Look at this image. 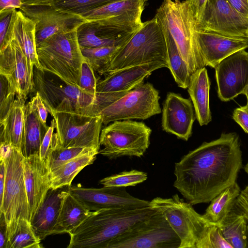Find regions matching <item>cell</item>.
<instances>
[{
    "instance_id": "18",
    "label": "cell",
    "mask_w": 248,
    "mask_h": 248,
    "mask_svg": "<svg viewBox=\"0 0 248 248\" xmlns=\"http://www.w3.org/2000/svg\"><path fill=\"white\" fill-rule=\"evenodd\" d=\"M11 42L18 46L25 55L30 78L33 83L34 67L43 71L36 50V24L19 9L14 10L5 36L0 46Z\"/></svg>"
},
{
    "instance_id": "14",
    "label": "cell",
    "mask_w": 248,
    "mask_h": 248,
    "mask_svg": "<svg viewBox=\"0 0 248 248\" xmlns=\"http://www.w3.org/2000/svg\"><path fill=\"white\" fill-rule=\"evenodd\" d=\"M195 28L228 35L248 37V17L237 11L227 0H208L201 21Z\"/></svg>"
},
{
    "instance_id": "20",
    "label": "cell",
    "mask_w": 248,
    "mask_h": 248,
    "mask_svg": "<svg viewBox=\"0 0 248 248\" xmlns=\"http://www.w3.org/2000/svg\"><path fill=\"white\" fill-rule=\"evenodd\" d=\"M191 100L169 93L163 104L162 127L164 131L187 141L191 137L195 119Z\"/></svg>"
},
{
    "instance_id": "56",
    "label": "cell",
    "mask_w": 248,
    "mask_h": 248,
    "mask_svg": "<svg viewBox=\"0 0 248 248\" xmlns=\"http://www.w3.org/2000/svg\"></svg>"
},
{
    "instance_id": "26",
    "label": "cell",
    "mask_w": 248,
    "mask_h": 248,
    "mask_svg": "<svg viewBox=\"0 0 248 248\" xmlns=\"http://www.w3.org/2000/svg\"><path fill=\"white\" fill-rule=\"evenodd\" d=\"M49 128L39 117L31 102L24 107V125L21 152L24 157L39 153L40 146Z\"/></svg>"
},
{
    "instance_id": "17",
    "label": "cell",
    "mask_w": 248,
    "mask_h": 248,
    "mask_svg": "<svg viewBox=\"0 0 248 248\" xmlns=\"http://www.w3.org/2000/svg\"><path fill=\"white\" fill-rule=\"evenodd\" d=\"M19 10L36 24V45L55 33L79 26L86 22L81 16L54 5H23Z\"/></svg>"
},
{
    "instance_id": "7",
    "label": "cell",
    "mask_w": 248,
    "mask_h": 248,
    "mask_svg": "<svg viewBox=\"0 0 248 248\" xmlns=\"http://www.w3.org/2000/svg\"><path fill=\"white\" fill-rule=\"evenodd\" d=\"M151 129L142 122L115 121L101 130L99 154L110 159L122 156L140 157L150 145Z\"/></svg>"
},
{
    "instance_id": "37",
    "label": "cell",
    "mask_w": 248,
    "mask_h": 248,
    "mask_svg": "<svg viewBox=\"0 0 248 248\" xmlns=\"http://www.w3.org/2000/svg\"><path fill=\"white\" fill-rule=\"evenodd\" d=\"M147 179V173L132 170L105 177L99 181V184L104 187H126L135 186L146 181Z\"/></svg>"
},
{
    "instance_id": "24",
    "label": "cell",
    "mask_w": 248,
    "mask_h": 248,
    "mask_svg": "<svg viewBox=\"0 0 248 248\" xmlns=\"http://www.w3.org/2000/svg\"><path fill=\"white\" fill-rule=\"evenodd\" d=\"M68 187L49 189L31 218V223L32 229L41 240L53 234L63 200L69 193Z\"/></svg>"
},
{
    "instance_id": "51",
    "label": "cell",
    "mask_w": 248,
    "mask_h": 248,
    "mask_svg": "<svg viewBox=\"0 0 248 248\" xmlns=\"http://www.w3.org/2000/svg\"><path fill=\"white\" fill-rule=\"evenodd\" d=\"M0 248H5L7 242V226L2 213H0Z\"/></svg>"
},
{
    "instance_id": "38",
    "label": "cell",
    "mask_w": 248,
    "mask_h": 248,
    "mask_svg": "<svg viewBox=\"0 0 248 248\" xmlns=\"http://www.w3.org/2000/svg\"><path fill=\"white\" fill-rule=\"evenodd\" d=\"M117 0H61L54 6L64 11L80 15Z\"/></svg>"
},
{
    "instance_id": "4",
    "label": "cell",
    "mask_w": 248,
    "mask_h": 248,
    "mask_svg": "<svg viewBox=\"0 0 248 248\" xmlns=\"http://www.w3.org/2000/svg\"><path fill=\"white\" fill-rule=\"evenodd\" d=\"M0 151V159L4 158L6 163L5 183L0 213L3 214L6 223L7 244L16 233L20 220L24 218L31 221V218L24 181L25 157L20 150L8 144L1 143Z\"/></svg>"
},
{
    "instance_id": "23",
    "label": "cell",
    "mask_w": 248,
    "mask_h": 248,
    "mask_svg": "<svg viewBox=\"0 0 248 248\" xmlns=\"http://www.w3.org/2000/svg\"><path fill=\"white\" fill-rule=\"evenodd\" d=\"M49 174L46 160L40 157L39 153L25 157L24 181L31 219L51 188Z\"/></svg>"
},
{
    "instance_id": "50",
    "label": "cell",
    "mask_w": 248,
    "mask_h": 248,
    "mask_svg": "<svg viewBox=\"0 0 248 248\" xmlns=\"http://www.w3.org/2000/svg\"><path fill=\"white\" fill-rule=\"evenodd\" d=\"M6 163L4 158L0 159V205L3 200L5 183Z\"/></svg>"
},
{
    "instance_id": "34",
    "label": "cell",
    "mask_w": 248,
    "mask_h": 248,
    "mask_svg": "<svg viewBox=\"0 0 248 248\" xmlns=\"http://www.w3.org/2000/svg\"><path fill=\"white\" fill-rule=\"evenodd\" d=\"M41 240L35 234L31 221L26 219L20 220L17 229L5 248H41Z\"/></svg>"
},
{
    "instance_id": "54",
    "label": "cell",
    "mask_w": 248,
    "mask_h": 248,
    "mask_svg": "<svg viewBox=\"0 0 248 248\" xmlns=\"http://www.w3.org/2000/svg\"><path fill=\"white\" fill-rule=\"evenodd\" d=\"M246 239H247V248H248V222L246 230Z\"/></svg>"
},
{
    "instance_id": "46",
    "label": "cell",
    "mask_w": 248,
    "mask_h": 248,
    "mask_svg": "<svg viewBox=\"0 0 248 248\" xmlns=\"http://www.w3.org/2000/svg\"><path fill=\"white\" fill-rule=\"evenodd\" d=\"M30 102L37 112L41 120L46 123L48 111L38 93H36L35 95Z\"/></svg>"
},
{
    "instance_id": "9",
    "label": "cell",
    "mask_w": 248,
    "mask_h": 248,
    "mask_svg": "<svg viewBox=\"0 0 248 248\" xmlns=\"http://www.w3.org/2000/svg\"><path fill=\"white\" fill-rule=\"evenodd\" d=\"M33 76L34 91L39 93L48 113L51 110L83 112L94 101V96L53 74L34 67Z\"/></svg>"
},
{
    "instance_id": "48",
    "label": "cell",
    "mask_w": 248,
    "mask_h": 248,
    "mask_svg": "<svg viewBox=\"0 0 248 248\" xmlns=\"http://www.w3.org/2000/svg\"><path fill=\"white\" fill-rule=\"evenodd\" d=\"M23 5V0H0V13L19 9Z\"/></svg>"
},
{
    "instance_id": "25",
    "label": "cell",
    "mask_w": 248,
    "mask_h": 248,
    "mask_svg": "<svg viewBox=\"0 0 248 248\" xmlns=\"http://www.w3.org/2000/svg\"><path fill=\"white\" fill-rule=\"evenodd\" d=\"M210 82L205 67L197 70L190 77L188 93L200 125H207L212 120L209 106Z\"/></svg>"
},
{
    "instance_id": "52",
    "label": "cell",
    "mask_w": 248,
    "mask_h": 248,
    "mask_svg": "<svg viewBox=\"0 0 248 248\" xmlns=\"http://www.w3.org/2000/svg\"><path fill=\"white\" fill-rule=\"evenodd\" d=\"M61 0H23V5H53Z\"/></svg>"
},
{
    "instance_id": "6",
    "label": "cell",
    "mask_w": 248,
    "mask_h": 248,
    "mask_svg": "<svg viewBox=\"0 0 248 248\" xmlns=\"http://www.w3.org/2000/svg\"><path fill=\"white\" fill-rule=\"evenodd\" d=\"M173 39L190 74L205 67L195 32V21L186 1L164 0L155 16Z\"/></svg>"
},
{
    "instance_id": "29",
    "label": "cell",
    "mask_w": 248,
    "mask_h": 248,
    "mask_svg": "<svg viewBox=\"0 0 248 248\" xmlns=\"http://www.w3.org/2000/svg\"><path fill=\"white\" fill-rule=\"evenodd\" d=\"M92 212L69 192L63 200L53 234H69L79 226Z\"/></svg>"
},
{
    "instance_id": "5",
    "label": "cell",
    "mask_w": 248,
    "mask_h": 248,
    "mask_svg": "<svg viewBox=\"0 0 248 248\" xmlns=\"http://www.w3.org/2000/svg\"><path fill=\"white\" fill-rule=\"evenodd\" d=\"M156 61L168 64L165 37L155 16L143 22L142 26L118 49L102 75L106 76L124 68Z\"/></svg>"
},
{
    "instance_id": "3",
    "label": "cell",
    "mask_w": 248,
    "mask_h": 248,
    "mask_svg": "<svg viewBox=\"0 0 248 248\" xmlns=\"http://www.w3.org/2000/svg\"><path fill=\"white\" fill-rule=\"evenodd\" d=\"M79 26L55 33L36 46L43 70L79 88L81 66L85 60L78 40Z\"/></svg>"
},
{
    "instance_id": "57",
    "label": "cell",
    "mask_w": 248,
    "mask_h": 248,
    "mask_svg": "<svg viewBox=\"0 0 248 248\" xmlns=\"http://www.w3.org/2000/svg\"></svg>"
},
{
    "instance_id": "49",
    "label": "cell",
    "mask_w": 248,
    "mask_h": 248,
    "mask_svg": "<svg viewBox=\"0 0 248 248\" xmlns=\"http://www.w3.org/2000/svg\"><path fill=\"white\" fill-rule=\"evenodd\" d=\"M239 13L248 17V0H227Z\"/></svg>"
},
{
    "instance_id": "2",
    "label": "cell",
    "mask_w": 248,
    "mask_h": 248,
    "mask_svg": "<svg viewBox=\"0 0 248 248\" xmlns=\"http://www.w3.org/2000/svg\"><path fill=\"white\" fill-rule=\"evenodd\" d=\"M151 206L137 209H107L93 211L69 233L68 248H105L111 240L136 223L157 212Z\"/></svg>"
},
{
    "instance_id": "44",
    "label": "cell",
    "mask_w": 248,
    "mask_h": 248,
    "mask_svg": "<svg viewBox=\"0 0 248 248\" xmlns=\"http://www.w3.org/2000/svg\"><path fill=\"white\" fill-rule=\"evenodd\" d=\"M232 118L244 131L248 134V106L246 105L235 108L233 112Z\"/></svg>"
},
{
    "instance_id": "21",
    "label": "cell",
    "mask_w": 248,
    "mask_h": 248,
    "mask_svg": "<svg viewBox=\"0 0 248 248\" xmlns=\"http://www.w3.org/2000/svg\"><path fill=\"white\" fill-rule=\"evenodd\" d=\"M0 74L14 87L16 96L27 97L34 91L26 57L20 48L13 43L8 42L0 46Z\"/></svg>"
},
{
    "instance_id": "13",
    "label": "cell",
    "mask_w": 248,
    "mask_h": 248,
    "mask_svg": "<svg viewBox=\"0 0 248 248\" xmlns=\"http://www.w3.org/2000/svg\"><path fill=\"white\" fill-rule=\"evenodd\" d=\"M147 0H117L79 16L108 30L133 33L143 24L141 15Z\"/></svg>"
},
{
    "instance_id": "40",
    "label": "cell",
    "mask_w": 248,
    "mask_h": 248,
    "mask_svg": "<svg viewBox=\"0 0 248 248\" xmlns=\"http://www.w3.org/2000/svg\"><path fill=\"white\" fill-rule=\"evenodd\" d=\"M0 122L9 111L16 96V92L7 78L0 74Z\"/></svg>"
},
{
    "instance_id": "55",
    "label": "cell",
    "mask_w": 248,
    "mask_h": 248,
    "mask_svg": "<svg viewBox=\"0 0 248 248\" xmlns=\"http://www.w3.org/2000/svg\"><path fill=\"white\" fill-rule=\"evenodd\" d=\"M244 170L248 175V161L244 167Z\"/></svg>"
},
{
    "instance_id": "42",
    "label": "cell",
    "mask_w": 248,
    "mask_h": 248,
    "mask_svg": "<svg viewBox=\"0 0 248 248\" xmlns=\"http://www.w3.org/2000/svg\"><path fill=\"white\" fill-rule=\"evenodd\" d=\"M188 4L194 19L195 24L200 22L208 0H186Z\"/></svg>"
},
{
    "instance_id": "10",
    "label": "cell",
    "mask_w": 248,
    "mask_h": 248,
    "mask_svg": "<svg viewBox=\"0 0 248 248\" xmlns=\"http://www.w3.org/2000/svg\"><path fill=\"white\" fill-rule=\"evenodd\" d=\"M150 205L164 216L178 235L179 248H196L204 230L212 224L177 194L169 198L156 197L150 202Z\"/></svg>"
},
{
    "instance_id": "36",
    "label": "cell",
    "mask_w": 248,
    "mask_h": 248,
    "mask_svg": "<svg viewBox=\"0 0 248 248\" xmlns=\"http://www.w3.org/2000/svg\"><path fill=\"white\" fill-rule=\"evenodd\" d=\"M97 149L90 147L63 148L51 143L46 162L49 171L70 160Z\"/></svg>"
},
{
    "instance_id": "39",
    "label": "cell",
    "mask_w": 248,
    "mask_h": 248,
    "mask_svg": "<svg viewBox=\"0 0 248 248\" xmlns=\"http://www.w3.org/2000/svg\"><path fill=\"white\" fill-rule=\"evenodd\" d=\"M196 248H232L223 237L219 226L211 224L197 241Z\"/></svg>"
},
{
    "instance_id": "28",
    "label": "cell",
    "mask_w": 248,
    "mask_h": 248,
    "mask_svg": "<svg viewBox=\"0 0 248 248\" xmlns=\"http://www.w3.org/2000/svg\"><path fill=\"white\" fill-rule=\"evenodd\" d=\"M26 97L16 96L9 111L0 124V142L21 151L24 125V107Z\"/></svg>"
},
{
    "instance_id": "31",
    "label": "cell",
    "mask_w": 248,
    "mask_h": 248,
    "mask_svg": "<svg viewBox=\"0 0 248 248\" xmlns=\"http://www.w3.org/2000/svg\"><path fill=\"white\" fill-rule=\"evenodd\" d=\"M240 191L236 182L226 188L211 201L203 217L211 224L219 226L233 209Z\"/></svg>"
},
{
    "instance_id": "1",
    "label": "cell",
    "mask_w": 248,
    "mask_h": 248,
    "mask_svg": "<svg viewBox=\"0 0 248 248\" xmlns=\"http://www.w3.org/2000/svg\"><path fill=\"white\" fill-rule=\"evenodd\" d=\"M242 167L239 136L222 133L175 163L173 186L192 205L208 203L236 182Z\"/></svg>"
},
{
    "instance_id": "22",
    "label": "cell",
    "mask_w": 248,
    "mask_h": 248,
    "mask_svg": "<svg viewBox=\"0 0 248 248\" xmlns=\"http://www.w3.org/2000/svg\"><path fill=\"white\" fill-rule=\"evenodd\" d=\"M163 67H168L166 62L156 61L115 71L97 81L96 93H127L143 83L153 72Z\"/></svg>"
},
{
    "instance_id": "8",
    "label": "cell",
    "mask_w": 248,
    "mask_h": 248,
    "mask_svg": "<svg viewBox=\"0 0 248 248\" xmlns=\"http://www.w3.org/2000/svg\"><path fill=\"white\" fill-rule=\"evenodd\" d=\"M56 133L51 144L63 148L90 147L99 150V139L103 124L99 115L80 112L51 110Z\"/></svg>"
},
{
    "instance_id": "16",
    "label": "cell",
    "mask_w": 248,
    "mask_h": 248,
    "mask_svg": "<svg viewBox=\"0 0 248 248\" xmlns=\"http://www.w3.org/2000/svg\"><path fill=\"white\" fill-rule=\"evenodd\" d=\"M219 99L228 101L243 94L248 84V52L239 50L222 60L215 68Z\"/></svg>"
},
{
    "instance_id": "33",
    "label": "cell",
    "mask_w": 248,
    "mask_h": 248,
    "mask_svg": "<svg viewBox=\"0 0 248 248\" xmlns=\"http://www.w3.org/2000/svg\"><path fill=\"white\" fill-rule=\"evenodd\" d=\"M248 220L245 216L234 208L219 226L225 239L232 248H246Z\"/></svg>"
},
{
    "instance_id": "53",
    "label": "cell",
    "mask_w": 248,
    "mask_h": 248,
    "mask_svg": "<svg viewBox=\"0 0 248 248\" xmlns=\"http://www.w3.org/2000/svg\"><path fill=\"white\" fill-rule=\"evenodd\" d=\"M243 94H245L247 97V105L248 106V84L247 87L246 88L245 90L243 92Z\"/></svg>"
},
{
    "instance_id": "32",
    "label": "cell",
    "mask_w": 248,
    "mask_h": 248,
    "mask_svg": "<svg viewBox=\"0 0 248 248\" xmlns=\"http://www.w3.org/2000/svg\"><path fill=\"white\" fill-rule=\"evenodd\" d=\"M160 24L163 29L166 41L168 68L170 69L178 86L181 88L186 89L191 75L188 66L182 58L170 32L165 27L160 23Z\"/></svg>"
},
{
    "instance_id": "19",
    "label": "cell",
    "mask_w": 248,
    "mask_h": 248,
    "mask_svg": "<svg viewBox=\"0 0 248 248\" xmlns=\"http://www.w3.org/2000/svg\"><path fill=\"white\" fill-rule=\"evenodd\" d=\"M199 51L205 66L215 67L222 60L248 47V37L231 36L195 28Z\"/></svg>"
},
{
    "instance_id": "35",
    "label": "cell",
    "mask_w": 248,
    "mask_h": 248,
    "mask_svg": "<svg viewBox=\"0 0 248 248\" xmlns=\"http://www.w3.org/2000/svg\"><path fill=\"white\" fill-rule=\"evenodd\" d=\"M122 46L93 48L81 47V49L83 56L94 72L102 75L115 53Z\"/></svg>"
},
{
    "instance_id": "11",
    "label": "cell",
    "mask_w": 248,
    "mask_h": 248,
    "mask_svg": "<svg viewBox=\"0 0 248 248\" xmlns=\"http://www.w3.org/2000/svg\"><path fill=\"white\" fill-rule=\"evenodd\" d=\"M180 240L159 212L111 240L105 248H179Z\"/></svg>"
},
{
    "instance_id": "47",
    "label": "cell",
    "mask_w": 248,
    "mask_h": 248,
    "mask_svg": "<svg viewBox=\"0 0 248 248\" xmlns=\"http://www.w3.org/2000/svg\"><path fill=\"white\" fill-rule=\"evenodd\" d=\"M13 11H7L0 13V44L5 36Z\"/></svg>"
},
{
    "instance_id": "45",
    "label": "cell",
    "mask_w": 248,
    "mask_h": 248,
    "mask_svg": "<svg viewBox=\"0 0 248 248\" xmlns=\"http://www.w3.org/2000/svg\"><path fill=\"white\" fill-rule=\"evenodd\" d=\"M54 128L55 124L54 121L53 119L51 122L50 126H49V128L44 138L39 151V155L40 157L44 160H46L47 157L48 151L50 147Z\"/></svg>"
},
{
    "instance_id": "30",
    "label": "cell",
    "mask_w": 248,
    "mask_h": 248,
    "mask_svg": "<svg viewBox=\"0 0 248 248\" xmlns=\"http://www.w3.org/2000/svg\"><path fill=\"white\" fill-rule=\"evenodd\" d=\"M99 151H91L50 171V188L55 189L71 186L76 175L85 167L93 163Z\"/></svg>"
},
{
    "instance_id": "15",
    "label": "cell",
    "mask_w": 248,
    "mask_h": 248,
    "mask_svg": "<svg viewBox=\"0 0 248 248\" xmlns=\"http://www.w3.org/2000/svg\"><path fill=\"white\" fill-rule=\"evenodd\" d=\"M70 193L91 211L107 209H137L150 206V202L133 197L125 187L84 188L70 186Z\"/></svg>"
},
{
    "instance_id": "43",
    "label": "cell",
    "mask_w": 248,
    "mask_h": 248,
    "mask_svg": "<svg viewBox=\"0 0 248 248\" xmlns=\"http://www.w3.org/2000/svg\"><path fill=\"white\" fill-rule=\"evenodd\" d=\"M233 208L242 213L248 221V184L244 189L241 190L236 199Z\"/></svg>"
},
{
    "instance_id": "12",
    "label": "cell",
    "mask_w": 248,
    "mask_h": 248,
    "mask_svg": "<svg viewBox=\"0 0 248 248\" xmlns=\"http://www.w3.org/2000/svg\"><path fill=\"white\" fill-rule=\"evenodd\" d=\"M158 91L150 83H142L97 111L103 124L115 121L145 120L161 113Z\"/></svg>"
},
{
    "instance_id": "41",
    "label": "cell",
    "mask_w": 248,
    "mask_h": 248,
    "mask_svg": "<svg viewBox=\"0 0 248 248\" xmlns=\"http://www.w3.org/2000/svg\"><path fill=\"white\" fill-rule=\"evenodd\" d=\"M94 72L91 64L85 59L81 66L79 87L85 92L95 97L98 80Z\"/></svg>"
},
{
    "instance_id": "27",
    "label": "cell",
    "mask_w": 248,
    "mask_h": 248,
    "mask_svg": "<svg viewBox=\"0 0 248 248\" xmlns=\"http://www.w3.org/2000/svg\"><path fill=\"white\" fill-rule=\"evenodd\" d=\"M134 32L116 33L100 27L93 22L86 21L78 28V37L81 47L119 46L127 41Z\"/></svg>"
}]
</instances>
